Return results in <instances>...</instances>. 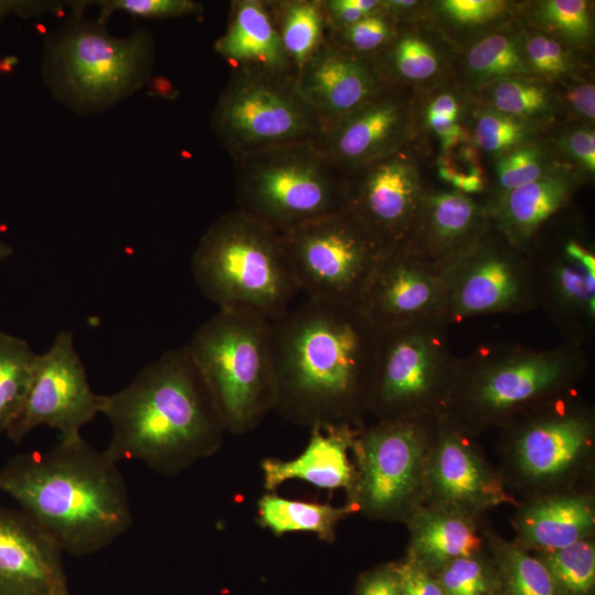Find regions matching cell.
<instances>
[{
    "instance_id": "obj_30",
    "label": "cell",
    "mask_w": 595,
    "mask_h": 595,
    "mask_svg": "<svg viewBox=\"0 0 595 595\" xmlns=\"http://www.w3.org/2000/svg\"><path fill=\"white\" fill-rule=\"evenodd\" d=\"M561 595H585L595 582V548L581 540L549 551L542 561Z\"/></svg>"
},
{
    "instance_id": "obj_14",
    "label": "cell",
    "mask_w": 595,
    "mask_h": 595,
    "mask_svg": "<svg viewBox=\"0 0 595 595\" xmlns=\"http://www.w3.org/2000/svg\"><path fill=\"white\" fill-rule=\"evenodd\" d=\"M294 86L322 127L359 108L386 87L381 72L368 58L326 37L296 72Z\"/></svg>"
},
{
    "instance_id": "obj_50",
    "label": "cell",
    "mask_w": 595,
    "mask_h": 595,
    "mask_svg": "<svg viewBox=\"0 0 595 595\" xmlns=\"http://www.w3.org/2000/svg\"><path fill=\"white\" fill-rule=\"evenodd\" d=\"M431 129L440 137L444 151L461 144L465 138L464 129L457 120L437 115H426Z\"/></svg>"
},
{
    "instance_id": "obj_38",
    "label": "cell",
    "mask_w": 595,
    "mask_h": 595,
    "mask_svg": "<svg viewBox=\"0 0 595 595\" xmlns=\"http://www.w3.org/2000/svg\"><path fill=\"white\" fill-rule=\"evenodd\" d=\"M437 581L444 595H490L489 576L474 556L448 561L443 565Z\"/></svg>"
},
{
    "instance_id": "obj_45",
    "label": "cell",
    "mask_w": 595,
    "mask_h": 595,
    "mask_svg": "<svg viewBox=\"0 0 595 595\" xmlns=\"http://www.w3.org/2000/svg\"><path fill=\"white\" fill-rule=\"evenodd\" d=\"M327 31H338L381 10L378 0H322Z\"/></svg>"
},
{
    "instance_id": "obj_16",
    "label": "cell",
    "mask_w": 595,
    "mask_h": 595,
    "mask_svg": "<svg viewBox=\"0 0 595 595\" xmlns=\"http://www.w3.org/2000/svg\"><path fill=\"white\" fill-rule=\"evenodd\" d=\"M61 553L21 510L0 508V595H51Z\"/></svg>"
},
{
    "instance_id": "obj_37",
    "label": "cell",
    "mask_w": 595,
    "mask_h": 595,
    "mask_svg": "<svg viewBox=\"0 0 595 595\" xmlns=\"http://www.w3.org/2000/svg\"><path fill=\"white\" fill-rule=\"evenodd\" d=\"M526 125L501 112H484L476 121L474 139L478 148L489 153L511 150L526 138Z\"/></svg>"
},
{
    "instance_id": "obj_9",
    "label": "cell",
    "mask_w": 595,
    "mask_h": 595,
    "mask_svg": "<svg viewBox=\"0 0 595 595\" xmlns=\"http://www.w3.org/2000/svg\"><path fill=\"white\" fill-rule=\"evenodd\" d=\"M152 41L145 32L118 39L100 26L77 25L63 33L48 52L50 83L75 108L108 107L147 78Z\"/></svg>"
},
{
    "instance_id": "obj_5",
    "label": "cell",
    "mask_w": 595,
    "mask_h": 595,
    "mask_svg": "<svg viewBox=\"0 0 595 595\" xmlns=\"http://www.w3.org/2000/svg\"><path fill=\"white\" fill-rule=\"evenodd\" d=\"M271 327L257 313L218 309L186 344L225 430L252 429L277 407Z\"/></svg>"
},
{
    "instance_id": "obj_13",
    "label": "cell",
    "mask_w": 595,
    "mask_h": 595,
    "mask_svg": "<svg viewBox=\"0 0 595 595\" xmlns=\"http://www.w3.org/2000/svg\"><path fill=\"white\" fill-rule=\"evenodd\" d=\"M409 128L405 104L386 88L322 127L314 145L346 174L401 150Z\"/></svg>"
},
{
    "instance_id": "obj_49",
    "label": "cell",
    "mask_w": 595,
    "mask_h": 595,
    "mask_svg": "<svg viewBox=\"0 0 595 595\" xmlns=\"http://www.w3.org/2000/svg\"><path fill=\"white\" fill-rule=\"evenodd\" d=\"M567 148L572 156L587 171H595V134L588 129L575 130L569 136Z\"/></svg>"
},
{
    "instance_id": "obj_32",
    "label": "cell",
    "mask_w": 595,
    "mask_h": 595,
    "mask_svg": "<svg viewBox=\"0 0 595 595\" xmlns=\"http://www.w3.org/2000/svg\"><path fill=\"white\" fill-rule=\"evenodd\" d=\"M500 567L507 595H561L543 562L519 548L504 547Z\"/></svg>"
},
{
    "instance_id": "obj_35",
    "label": "cell",
    "mask_w": 595,
    "mask_h": 595,
    "mask_svg": "<svg viewBox=\"0 0 595 595\" xmlns=\"http://www.w3.org/2000/svg\"><path fill=\"white\" fill-rule=\"evenodd\" d=\"M493 102L498 112L519 119L545 111L550 105V96L543 86L523 79L507 78L495 86Z\"/></svg>"
},
{
    "instance_id": "obj_25",
    "label": "cell",
    "mask_w": 595,
    "mask_h": 595,
    "mask_svg": "<svg viewBox=\"0 0 595 595\" xmlns=\"http://www.w3.org/2000/svg\"><path fill=\"white\" fill-rule=\"evenodd\" d=\"M479 548L474 527L458 513L429 511L413 520L412 556L424 565H444L456 558L473 556Z\"/></svg>"
},
{
    "instance_id": "obj_8",
    "label": "cell",
    "mask_w": 595,
    "mask_h": 595,
    "mask_svg": "<svg viewBox=\"0 0 595 595\" xmlns=\"http://www.w3.org/2000/svg\"><path fill=\"white\" fill-rule=\"evenodd\" d=\"M212 128L236 160L314 142L322 125L296 91L294 76L234 71L214 108Z\"/></svg>"
},
{
    "instance_id": "obj_1",
    "label": "cell",
    "mask_w": 595,
    "mask_h": 595,
    "mask_svg": "<svg viewBox=\"0 0 595 595\" xmlns=\"http://www.w3.org/2000/svg\"><path fill=\"white\" fill-rule=\"evenodd\" d=\"M271 323L275 409L284 416L346 423L369 401L379 329L358 305L305 298Z\"/></svg>"
},
{
    "instance_id": "obj_48",
    "label": "cell",
    "mask_w": 595,
    "mask_h": 595,
    "mask_svg": "<svg viewBox=\"0 0 595 595\" xmlns=\"http://www.w3.org/2000/svg\"><path fill=\"white\" fill-rule=\"evenodd\" d=\"M358 595H401L394 565L369 574L360 584Z\"/></svg>"
},
{
    "instance_id": "obj_40",
    "label": "cell",
    "mask_w": 595,
    "mask_h": 595,
    "mask_svg": "<svg viewBox=\"0 0 595 595\" xmlns=\"http://www.w3.org/2000/svg\"><path fill=\"white\" fill-rule=\"evenodd\" d=\"M541 13L549 25L572 41L583 42L591 35L588 4L583 0H549Z\"/></svg>"
},
{
    "instance_id": "obj_23",
    "label": "cell",
    "mask_w": 595,
    "mask_h": 595,
    "mask_svg": "<svg viewBox=\"0 0 595 595\" xmlns=\"http://www.w3.org/2000/svg\"><path fill=\"white\" fill-rule=\"evenodd\" d=\"M593 527L594 509L581 496L539 501L524 511L520 521L523 540L548 551L584 540Z\"/></svg>"
},
{
    "instance_id": "obj_31",
    "label": "cell",
    "mask_w": 595,
    "mask_h": 595,
    "mask_svg": "<svg viewBox=\"0 0 595 595\" xmlns=\"http://www.w3.org/2000/svg\"><path fill=\"white\" fill-rule=\"evenodd\" d=\"M469 69L483 79H507L527 72L518 42L495 33L476 42L467 54Z\"/></svg>"
},
{
    "instance_id": "obj_42",
    "label": "cell",
    "mask_w": 595,
    "mask_h": 595,
    "mask_svg": "<svg viewBox=\"0 0 595 595\" xmlns=\"http://www.w3.org/2000/svg\"><path fill=\"white\" fill-rule=\"evenodd\" d=\"M556 285L564 301L580 305L594 314L595 271L569 259V263L556 269Z\"/></svg>"
},
{
    "instance_id": "obj_3",
    "label": "cell",
    "mask_w": 595,
    "mask_h": 595,
    "mask_svg": "<svg viewBox=\"0 0 595 595\" xmlns=\"http://www.w3.org/2000/svg\"><path fill=\"white\" fill-rule=\"evenodd\" d=\"M110 423L106 454L117 464L139 461L176 472L212 454L225 426L186 345L143 367L119 391L105 394Z\"/></svg>"
},
{
    "instance_id": "obj_24",
    "label": "cell",
    "mask_w": 595,
    "mask_h": 595,
    "mask_svg": "<svg viewBox=\"0 0 595 595\" xmlns=\"http://www.w3.org/2000/svg\"><path fill=\"white\" fill-rule=\"evenodd\" d=\"M520 294L516 269L498 256H485L470 262L453 290V305L458 314L476 315L512 305Z\"/></svg>"
},
{
    "instance_id": "obj_15",
    "label": "cell",
    "mask_w": 595,
    "mask_h": 595,
    "mask_svg": "<svg viewBox=\"0 0 595 595\" xmlns=\"http://www.w3.org/2000/svg\"><path fill=\"white\" fill-rule=\"evenodd\" d=\"M411 325L379 331L369 402L387 413L421 399L434 380L436 353Z\"/></svg>"
},
{
    "instance_id": "obj_44",
    "label": "cell",
    "mask_w": 595,
    "mask_h": 595,
    "mask_svg": "<svg viewBox=\"0 0 595 595\" xmlns=\"http://www.w3.org/2000/svg\"><path fill=\"white\" fill-rule=\"evenodd\" d=\"M529 63L540 73L556 76L567 72L569 57L561 44L545 35L531 36L524 46Z\"/></svg>"
},
{
    "instance_id": "obj_2",
    "label": "cell",
    "mask_w": 595,
    "mask_h": 595,
    "mask_svg": "<svg viewBox=\"0 0 595 595\" xmlns=\"http://www.w3.org/2000/svg\"><path fill=\"white\" fill-rule=\"evenodd\" d=\"M0 491L14 499L62 552L104 549L132 523L118 464L83 436L11 458L0 468Z\"/></svg>"
},
{
    "instance_id": "obj_10",
    "label": "cell",
    "mask_w": 595,
    "mask_h": 595,
    "mask_svg": "<svg viewBox=\"0 0 595 595\" xmlns=\"http://www.w3.org/2000/svg\"><path fill=\"white\" fill-rule=\"evenodd\" d=\"M104 400L105 394L90 388L73 334L63 331L37 356L23 405L6 433L21 442L35 428L46 425L57 430L62 440L82 436V428L101 413Z\"/></svg>"
},
{
    "instance_id": "obj_7",
    "label": "cell",
    "mask_w": 595,
    "mask_h": 595,
    "mask_svg": "<svg viewBox=\"0 0 595 595\" xmlns=\"http://www.w3.org/2000/svg\"><path fill=\"white\" fill-rule=\"evenodd\" d=\"M301 292L306 298L358 305L377 266L390 253L348 209L279 232Z\"/></svg>"
},
{
    "instance_id": "obj_33",
    "label": "cell",
    "mask_w": 595,
    "mask_h": 595,
    "mask_svg": "<svg viewBox=\"0 0 595 595\" xmlns=\"http://www.w3.org/2000/svg\"><path fill=\"white\" fill-rule=\"evenodd\" d=\"M428 213L433 237L441 244H451L474 226L477 206L464 194L440 193L430 197Z\"/></svg>"
},
{
    "instance_id": "obj_26",
    "label": "cell",
    "mask_w": 595,
    "mask_h": 595,
    "mask_svg": "<svg viewBox=\"0 0 595 595\" xmlns=\"http://www.w3.org/2000/svg\"><path fill=\"white\" fill-rule=\"evenodd\" d=\"M295 74L327 37L322 0L266 1Z\"/></svg>"
},
{
    "instance_id": "obj_21",
    "label": "cell",
    "mask_w": 595,
    "mask_h": 595,
    "mask_svg": "<svg viewBox=\"0 0 595 595\" xmlns=\"http://www.w3.org/2000/svg\"><path fill=\"white\" fill-rule=\"evenodd\" d=\"M588 437L587 424L573 416L532 425L517 444L519 466L533 478L555 477L580 458Z\"/></svg>"
},
{
    "instance_id": "obj_41",
    "label": "cell",
    "mask_w": 595,
    "mask_h": 595,
    "mask_svg": "<svg viewBox=\"0 0 595 595\" xmlns=\"http://www.w3.org/2000/svg\"><path fill=\"white\" fill-rule=\"evenodd\" d=\"M497 176L507 192L540 178L543 176L540 152L529 147L512 149L498 160Z\"/></svg>"
},
{
    "instance_id": "obj_36",
    "label": "cell",
    "mask_w": 595,
    "mask_h": 595,
    "mask_svg": "<svg viewBox=\"0 0 595 595\" xmlns=\"http://www.w3.org/2000/svg\"><path fill=\"white\" fill-rule=\"evenodd\" d=\"M392 36L390 17L382 10L365 17L343 30L327 31L328 41L361 56L385 46Z\"/></svg>"
},
{
    "instance_id": "obj_20",
    "label": "cell",
    "mask_w": 595,
    "mask_h": 595,
    "mask_svg": "<svg viewBox=\"0 0 595 595\" xmlns=\"http://www.w3.org/2000/svg\"><path fill=\"white\" fill-rule=\"evenodd\" d=\"M430 477L434 491L458 507L480 509L511 500L500 482L453 436L445 437L440 444Z\"/></svg>"
},
{
    "instance_id": "obj_27",
    "label": "cell",
    "mask_w": 595,
    "mask_h": 595,
    "mask_svg": "<svg viewBox=\"0 0 595 595\" xmlns=\"http://www.w3.org/2000/svg\"><path fill=\"white\" fill-rule=\"evenodd\" d=\"M353 510V505L334 507L268 494L258 501V521L275 536L295 531L312 532L331 542L337 523Z\"/></svg>"
},
{
    "instance_id": "obj_29",
    "label": "cell",
    "mask_w": 595,
    "mask_h": 595,
    "mask_svg": "<svg viewBox=\"0 0 595 595\" xmlns=\"http://www.w3.org/2000/svg\"><path fill=\"white\" fill-rule=\"evenodd\" d=\"M37 356L24 339L0 332V432H7L23 405Z\"/></svg>"
},
{
    "instance_id": "obj_18",
    "label": "cell",
    "mask_w": 595,
    "mask_h": 595,
    "mask_svg": "<svg viewBox=\"0 0 595 595\" xmlns=\"http://www.w3.org/2000/svg\"><path fill=\"white\" fill-rule=\"evenodd\" d=\"M304 451L293 459L266 458L263 483L273 490L286 480L300 479L320 488L355 491L357 468L349 459L356 436L348 423H316Z\"/></svg>"
},
{
    "instance_id": "obj_12",
    "label": "cell",
    "mask_w": 595,
    "mask_h": 595,
    "mask_svg": "<svg viewBox=\"0 0 595 595\" xmlns=\"http://www.w3.org/2000/svg\"><path fill=\"white\" fill-rule=\"evenodd\" d=\"M419 203V175L401 150L347 173V209L389 252L400 247Z\"/></svg>"
},
{
    "instance_id": "obj_39",
    "label": "cell",
    "mask_w": 595,
    "mask_h": 595,
    "mask_svg": "<svg viewBox=\"0 0 595 595\" xmlns=\"http://www.w3.org/2000/svg\"><path fill=\"white\" fill-rule=\"evenodd\" d=\"M440 177L466 193L479 192L484 187V172L473 147L461 145L448 149L439 163Z\"/></svg>"
},
{
    "instance_id": "obj_6",
    "label": "cell",
    "mask_w": 595,
    "mask_h": 595,
    "mask_svg": "<svg viewBox=\"0 0 595 595\" xmlns=\"http://www.w3.org/2000/svg\"><path fill=\"white\" fill-rule=\"evenodd\" d=\"M237 209L278 232L347 209V174L313 142L234 160Z\"/></svg>"
},
{
    "instance_id": "obj_34",
    "label": "cell",
    "mask_w": 595,
    "mask_h": 595,
    "mask_svg": "<svg viewBox=\"0 0 595 595\" xmlns=\"http://www.w3.org/2000/svg\"><path fill=\"white\" fill-rule=\"evenodd\" d=\"M387 57L393 73L407 80L428 79L439 69V58L433 47L414 34L398 36L391 43Z\"/></svg>"
},
{
    "instance_id": "obj_54",
    "label": "cell",
    "mask_w": 595,
    "mask_h": 595,
    "mask_svg": "<svg viewBox=\"0 0 595 595\" xmlns=\"http://www.w3.org/2000/svg\"><path fill=\"white\" fill-rule=\"evenodd\" d=\"M12 249L8 245L0 241V261L7 259L12 255Z\"/></svg>"
},
{
    "instance_id": "obj_19",
    "label": "cell",
    "mask_w": 595,
    "mask_h": 595,
    "mask_svg": "<svg viewBox=\"0 0 595 595\" xmlns=\"http://www.w3.org/2000/svg\"><path fill=\"white\" fill-rule=\"evenodd\" d=\"M214 50L234 71L295 76L266 1H234L227 29Z\"/></svg>"
},
{
    "instance_id": "obj_4",
    "label": "cell",
    "mask_w": 595,
    "mask_h": 595,
    "mask_svg": "<svg viewBox=\"0 0 595 595\" xmlns=\"http://www.w3.org/2000/svg\"><path fill=\"white\" fill-rule=\"evenodd\" d=\"M191 270L219 310H246L273 322L301 292L279 232L236 209L218 217L193 253Z\"/></svg>"
},
{
    "instance_id": "obj_53",
    "label": "cell",
    "mask_w": 595,
    "mask_h": 595,
    "mask_svg": "<svg viewBox=\"0 0 595 595\" xmlns=\"http://www.w3.org/2000/svg\"><path fill=\"white\" fill-rule=\"evenodd\" d=\"M565 253L569 259L583 264L586 269L591 271H595L594 256L577 242H569L565 246Z\"/></svg>"
},
{
    "instance_id": "obj_11",
    "label": "cell",
    "mask_w": 595,
    "mask_h": 595,
    "mask_svg": "<svg viewBox=\"0 0 595 595\" xmlns=\"http://www.w3.org/2000/svg\"><path fill=\"white\" fill-rule=\"evenodd\" d=\"M423 441L412 424L392 421L356 439L355 491L370 512L388 513L401 507L418 487Z\"/></svg>"
},
{
    "instance_id": "obj_28",
    "label": "cell",
    "mask_w": 595,
    "mask_h": 595,
    "mask_svg": "<svg viewBox=\"0 0 595 595\" xmlns=\"http://www.w3.org/2000/svg\"><path fill=\"white\" fill-rule=\"evenodd\" d=\"M569 190L563 177L543 175L507 192L500 212L504 226L518 238L530 236L564 204Z\"/></svg>"
},
{
    "instance_id": "obj_52",
    "label": "cell",
    "mask_w": 595,
    "mask_h": 595,
    "mask_svg": "<svg viewBox=\"0 0 595 595\" xmlns=\"http://www.w3.org/2000/svg\"><path fill=\"white\" fill-rule=\"evenodd\" d=\"M426 115L444 116L453 120H458V101L450 94H442L429 105Z\"/></svg>"
},
{
    "instance_id": "obj_47",
    "label": "cell",
    "mask_w": 595,
    "mask_h": 595,
    "mask_svg": "<svg viewBox=\"0 0 595 595\" xmlns=\"http://www.w3.org/2000/svg\"><path fill=\"white\" fill-rule=\"evenodd\" d=\"M442 8L447 15L459 23L477 24L500 14L505 2L499 0H445L442 2Z\"/></svg>"
},
{
    "instance_id": "obj_22",
    "label": "cell",
    "mask_w": 595,
    "mask_h": 595,
    "mask_svg": "<svg viewBox=\"0 0 595 595\" xmlns=\"http://www.w3.org/2000/svg\"><path fill=\"white\" fill-rule=\"evenodd\" d=\"M563 371V359L556 355L536 354L506 361L483 377L477 401L491 410L510 408L549 389Z\"/></svg>"
},
{
    "instance_id": "obj_43",
    "label": "cell",
    "mask_w": 595,
    "mask_h": 595,
    "mask_svg": "<svg viewBox=\"0 0 595 595\" xmlns=\"http://www.w3.org/2000/svg\"><path fill=\"white\" fill-rule=\"evenodd\" d=\"M104 14L122 10L144 18H176L198 13L202 6L190 0H115L102 2Z\"/></svg>"
},
{
    "instance_id": "obj_55",
    "label": "cell",
    "mask_w": 595,
    "mask_h": 595,
    "mask_svg": "<svg viewBox=\"0 0 595 595\" xmlns=\"http://www.w3.org/2000/svg\"><path fill=\"white\" fill-rule=\"evenodd\" d=\"M51 595H66V593L62 591L60 587H57L54 589V592Z\"/></svg>"
},
{
    "instance_id": "obj_46",
    "label": "cell",
    "mask_w": 595,
    "mask_h": 595,
    "mask_svg": "<svg viewBox=\"0 0 595 595\" xmlns=\"http://www.w3.org/2000/svg\"><path fill=\"white\" fill-rule=\"evenodd\" d=\"M401 595H444L437 580L426 566L413 556L400 565H394Z\"/></svg>"
},
{
    "instance_id": "obj_51",
    "label": "cell",
    "mask_w": 595,
    "mask_h": 595,
    "mask_svg": "<svg viewBox=\"0 0 595 595\" xmlns=\"http://www.w3.org/2000/svg\"><path fill=\"white\" fill-rule=\"evenodd\" d=\"M567 100L573 110L591 120L595 117V86L592 83H583L573 86L567 91Z\"/></svg>"
},
{
    "instance_id": "obj_17",
    "label": "cell",
    "mask_w": 595,
    "mask_h": 595,
    "mask_svg": "<svg viewBox=\"0 0 595 595\" xmlns=\"http://www.w3.org/2000/svg\"><path fill=\"white\" fill-rule=\"evenodd\" d=\"M435 280L402 249L388 253L372 272L358 303L380 329L411 325L437 298Z\"/></svg>"
}]
</instances>
